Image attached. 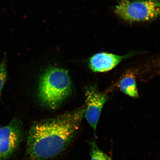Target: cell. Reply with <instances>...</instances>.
<instances>
[{
    "label": "cell",
    "mask_w": 160,
    "mask_h": 160,
    "mask_svg": "<svg viewBox=\"0 0 160 160\" xmlns=\"http://www.w3.org/2000/svg\"><path fill=\"white\" fill-rule=\"evenodd\" d=\"M85 112V107H83L33 124L27 142L29 159L47 160L63 153L77 135Z\"/></svg>",
    "instance_id": "1"
},
{
    "label": "cell",
    "mask_w": 160,
    "mask_h": 160,
    "mask_svg": "<svg viewBox=\"0 0 160 160\" xmlns=\"http://www.w3.org/2000/svg\"><path fill=\"white\" fill-rule=\"evenodd\" d=\"M71 79L66 70L53 67L46 70L40 78L38 89L41 102L50 108H58L71 92Z\"/></svg>",
    "instance_id": "2"
},
{
    "label": "cell",
    "mask_w": 160,
    "mask_h": 160,
    "mask_svg": "<svg viewBox=\"0 0 160 160\" xmlns=\"http://www.w3.org/2000/svg\"><path fill=\"white\" fill-rule=\"evenodd\" d=\"M115 12L127 21H150L160 17V0H122Z\"/></svg>",
    "instance_id": "3"
},
{
    "label": "cell",
    "mask_w": 160,
    "mask_h": 160,
    "mask_svg": "<svg viewBox=\"0 0 160 160\" xmlns=\"http://www.w3.org/2000/svg\"><path fill=\"white\" fill-rule=\"evenodd\" d=\"M21 122L14 119L8 125L0 128V156L7 159L14 152L22 139Z\"/></svg>",
    "instance_id": "4"
},
{
    "label": "cell",
    "mask_w": 160,
    "mask_h": 160,
    "mask_svg": "<svg viewBox=\"0 0 160 160\" xmlns=\"http://www.w3.org/2000/svg\"><path fill=\"white\" fill-rule=\"evenodd\" d=\"M85 96V116L88 122L95 133L102 110L107 101V97L100 92L94 87L88 89Z\"/></svg>",
    "instance_id": "5"
},
{
    "label": "cell",
    "mask_w": 160,
    "mask_h": 160,
    "mask_svg": "<svg viewBox=\"0 0 160 160\" xmlns=\"http://www.w3.org/2000/svg\"><path fill=\"white\" fill-rule=\"evenodd\" d=\"M139 53L133 52L123 56L105 52L96 54L90 59L89 67L92 71L95 72L108 71L115 68L123 60Z\"/></svg>",
    "instance_id": "6"
},
{
    "label": "cell",
    "mask_w": 160,
    "mask_h": 160,
    "mask_svg": "<svg viewBox=\"0 0 160 160\" xmlns=\"http://www.w3.org/2000/svg\"><path fill=\"white\" fill-rule=\"evenodd\" d=\"M118 86L120 90L125 94L134 98L139 97L137 83L132 73L125 75L120 81Z\"/></svg>",
    "instance_id": "7"
},
{
    "label": "cell",
    "mask_w": 160,
    "mask_h": 160,
    "mask_svg": "<svg viewBox=\"0 0 160 160\" xmlns=\"http://www.w3.org/2000/svg\"><path fill=\"white\" fill-rule=\"evenodd\" d=\"M91 145V160H112L108 155L100 150L95 141H92Z\"/></svg>",
    "instance_id": "8"
},
{
    "label": "cell",
    "mask_w": 160,
    "mask_h": 160,
    "mask_svg": "<svg viewBox=\"0 0 160 160\" xmlns=\"http://www.w3.org/2000/svg\"><path fill=\"white\" fill-rule=\"evenodd\" d=\"M7 66L5 61H3L0 63V95L7 79Z\"/></svg>",
    "instance_id": "9"
},
{
    "label": "cell",
    "mask_w": 160,
    "mask_h": 160,
    "mask_svg": "<svg viewBox=\"0 0 160 160\" xmlns=\"http://www.w3.org/2000/svg\"><path fill=\"white\" fill-rule=\"evenodd\" d=\"M2 159V157H1V156H0V160H1V159Z\"/></svg>",
    "instance_id": "10"
}]
</instances>
